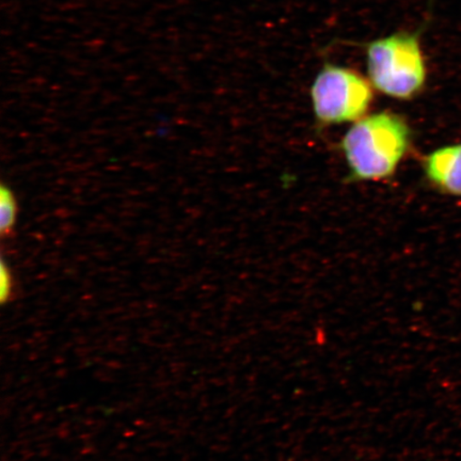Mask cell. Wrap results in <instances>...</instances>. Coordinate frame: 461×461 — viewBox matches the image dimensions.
I'll return each instance as SVG.
<instances>
[{"label":"cell","mask_w":461,"mask_h":461,"mask_svg":"<svg viewBox=\"0 0 461 461\" xmlns=\"http://www.w3.org/2000/svg\"><path fill=\"white\" fill-rule=\"evenodd\" d=\"M17 212L19 209L13 190L3 184L0 186V236L4 240L13 238Z\"/></svg>","instance_id":"5"},{"label":"cell","mask_w":461,"mask_h":461,"mask_svg":"<svg viewBox=\"0 0 461 461\" xmlns=\"http://www.w3.org/2000/svg\"><path fill=\"white\" fill-rule=\"evenodd\" d=\"M14 292V276L13 273L3 259L2 265H0V298L2 302L9 301Z\"/></svg>","instance_id":"6"},{"label":"cell","mask_w":461,"mask_h":461,"mask_svg":"<svg viewBox=\"0 0 461 461\" xmlns=\"http://www.w3.org/2000/svg\"><path fill=\"white\" fill-rule=\"evenodd\" d=\"M428 25L429 21L416 32L401 31L360 44L374 89L402 101L412 100L424 90L429 70L420 38Z\"/></svg>","instance_id":"2"},{"label":"cell","mask_w":461,"mask_h":461,"mask_svg":"<svg viewBox=\"0 0 461 461\" xmlns=\"http://www.w3.org/2000/svg\"><path fill=\"white\" fill-rule=\"evenodd\" d=\"M422 169L426 181L437 192L461 198V142L447 144L425 155Z\"/></svg>","instance_id":"4"},{"label":"cell","mask_w":461,"mask_h":461,"mask_svg":"<svg viewBox=\"0 0 461 461\" xmlns=\"http://www.w3.org/2000/svg\"><path fill=\"white\" fill-rule=\"evenodd\" d=\"M411 126L400 114L366 115L346 132L341 142L351 181H380L394 175L411 152Z\"/></svg>","instance_id":"1"},{"label":"cell","mask_w":461,"mask_h":461,"mask_svg":"<svg viewBox=\"0 0 461 461\" xmlns=\"http://www.w3.org/2000/svg\"><path fill=\"white\" fill-rule=\"evenodd\" d=\"M311 100L322 125L357 122L372 107L374 86L354 68L327 62L311 86Z\"/></svg>","instance_id":"3"}]
</instances>
